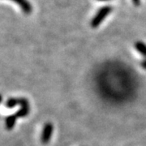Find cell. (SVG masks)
<instances>
[{
	"label": "cell",
	"mask_w": 146,
	"mask_h": 146,
	"mask_svg": "<svg viewBox=\"0 0 146 146\" xmlns=\"http://www.w3.org/2000/svg\"><path fill=\"white\" fill-rule=\"evenodd\" d=\"M133 1V3H135V4H139V1L140 0H132Z\"/></svg>",
	"instance_id": "9c48e42d"
},
{
	"label": "cell",
	"mask_w": 146,
	"mask_h": 146,
	"mask_svg": "<svg viewBox=\"0 0 146 146\" xmlns=\"http://www.w3.org/2000/svg\"><path fill=\"white\" fill-rule=\"evenodd\" d=\"M141 67L142 68H143V69H145V70H146V58H145V59H143V60L141 61Z\"/></svg>",
	"instance_id": "ba28073f"
},
{
	"label": "cell",
	"mask_w": 146,
	"mask_h": 146,
	"mask_svg": "<svg viewBox=\"0 0 146 146\" xmlns=\"http://www.w3.org/2000/svg\"><path fill=\"white\" fill-rule=\"evenodd\" d=\"M54 132V125L51 123H46L42 131V136H41V141L43 145H47L53 135Z\"/></svg>",
	"instance_id": "3957f363"
},
{
	"label": "cell",
	"mask_w": 146,
	"mask_h": 146,
	"mask_svg": "<svg viewBox=\"0 0 146 146\" xmlns=\"http://www.w3.org/2000/svg\"><path fill=\"white\" fill-rule=\"evenodd\" d=\"M18 119L15 115H10L5 118V127L7 130L11 131L16 126V120Z\"/></svg>",
	"instance_id": "277c9868"
},
{
	"label": "cell",
	"mask_w": 146,
	"mask_h": 146,
	"mask_svg": "<svg viewBox=\"0 0 146 146\" xmlns=\"http://www.w3.org/2000/svg\"><path fill=\"white\" fill-rule=\"evenodd\" d=\"M111 11V7L109 6L103 7L101 8L99 11L97 13V15L94 16L93 21L91 22V26L93 28H97L99 26V25L103 21L105 18L109 15V13Z\"/></svg>",
	"instance_id": "7a4b0ae2"
},
{
	"label": "cell",
	"mask_w": 146,
	"mask_h": 146,
	"mask_svg": "<svg viewBox=\"0 0 146 146\" xmlns=\"http://www.w3.org/2000/svg\"><path fill=\"white\" fill-rule=\"evenodd\" d=\"M135 48L142 56L146 58V44H145L144 42H137L135 43Z\"/></svg>",
	"instance_id": "8992f818"
},
{
	"label": "cell",
	"mask_w": 146,
	"mask_h": 146,
	"mask_svg": "<svg viewBox=\"0 0 146 146\" xmlns=\"http://www.w3.org/2000/svg\"><path fill=\"white\" fill-rule=\"evenodd\" d=\"M20 109L16 111L14 115H16L17 119H21V118H25L30 113V105L29 102L27 98H19V105Z\"/></svg>",
	"instance_id": "6da1fadb"
},
{
	"label": "cell",
	"mask_w": 146,
	"mask_h": 146,
	"mask_svg": "<svg viewBox=\"0 0 146 146\" xmlns=\"http://www.w3.org/2000/svg\"><path fill=\"white\" fill-rule=\"evenodd\" d=\"M19 105V98H9L6 101L5 106L8 109H12L15 108L16 106Z\"/></svg>",
	"instance_id": "52a82bcc"
},
{
	"label": "cell",
	"mask_w": 146,
	"mask_h": 146,
	"mask_svg": "<svg viewBox=\"0 0 146 146\" xmlns=\"http://www.w3.org/2000/svg\"><path fill=\"white\" fill-rule=\"evenodd\" d=\"M99 1H106V0H99Z\"/></svg>",
	"instance_id": "30bf717a"
},
{
	"label": "cell",
	"mask_w": 146,
	"mask_h": 146,
	"mask_svg": "<svg viewBox=\"0 0 146 146\" xmlns=\"http://www.w3.org/2000/svg\"><path fill=\"white\" fill-rule=\"evenodd\" d=\"M14 2H16V3H18L21 6L22 10L24 11L25 13H29L32 11V7L30 3L27 1V0H12Z\"/></svg>",
	"instance_id": "5b68a950"
}]
</instances>
